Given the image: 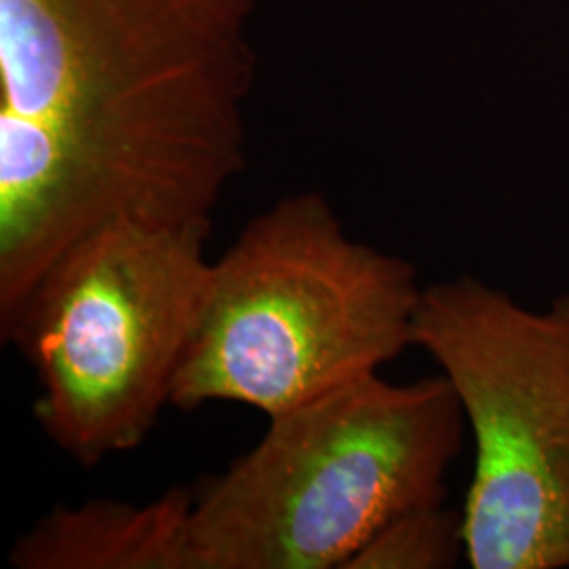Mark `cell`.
<instances>
[{
	"label": "cell",
	"mask_w": 569,
	"mask_h": 569,
	"mask_svg": "<svg viewBox=\"0 0 569 569\" xmlns=\"http://www.w3.org/2000/svg\"><path fill=\"white\" fill-rule=\"evenodd\" d=\"M192 491L171 489L148 505L96 500L51 510L9 550L18 569H192Z\"/></svg>",
	"instance_id": "6"
},
{
	"label": "cell",
	"mask_w": 569,
	"mask_h": 569,
	"mask_svg": "<svg viewBox=\"0 0 569 569\" xmlns=\"http://www.w3.org/2000/svg\"><path fill=\"white\" fill-rule=\"evenodd\" d=\"M465 557V512L446 498L399 512L346 569H448Z\"/></svg>",
	"instance_id": "7"
},
{
	"label": "cell",
	"mask_w": 569,
	"mask_h": 569,
	"mask_svg": "<svg viewBox=\"0 0 569 569\" xmlns=\"http://www.w3.org/2000/svg\"><path fill=\"white\" fill-rule=\"evenodd\" d=\"M264 0H0V302L112 222L209 226Z\"/></svg>",
	"instance_id": "1"
},
{
	"label": "cell",
	"mask_w": 569,
	"mask_h": 569,
	"mask_svg": "<svg viewBox=\"0 0 569 569\" xmlns=\"http://www.w3.org/2000/svg\"><path fill=\"white\" fill-rule=\"evenodd\" d=\"M209 226L112 222L72 244L2 338L39 382L34 416L82 467L140 448L203 312Z\"/></svg>",
	"instance_id": "4"
},
{
	"label": "cell",
	"mask_w": 569,
	"mask_h": 569,
	"mask_svg": "<svg viewBox=\"0 0 569 569\" xmlns=\"http://www.w3.org/2000/svg\"><path fill=\"white\" fill-rule=\"evenodd\" d=\"M465 413L446 376L380 373L270 418L192 489V569H346L399 512L446 498Z\"/></svg>",
	"instance_id": "2"
},
{
	"label": "cell",
	"mask_w": 569,
	"mask_h": 569,
	"mask_svg": "<svg viewBox=\"0 0 569 569\" xmlns=\"http://www.w3.org/2000/svg\"><path fill=\"white\" fill-rule=\"evenodd\" d=\"M411 346L439 366L475 441L472 569H569V293L545 308L462 274L422 289Z\"/></svg>",
	"instance_id": "5"
},
{
	"label": "cell",
	"mask_w": 569,
	"mask_h": 569,
	"mask_svg": "<svg viewBox=\"0 0 569 569\" xmlns=\"http://www.w3.org/2000/svg\"><path fill=\"white\" fill-rule=\"evenodd\" d=\"M422 289L401 256L350 239L323 194L284 197L211 262L171 406L272 418L376 376L411 346Z\"/></svg>",
	"instance_id": "3"
}]
</instances>
